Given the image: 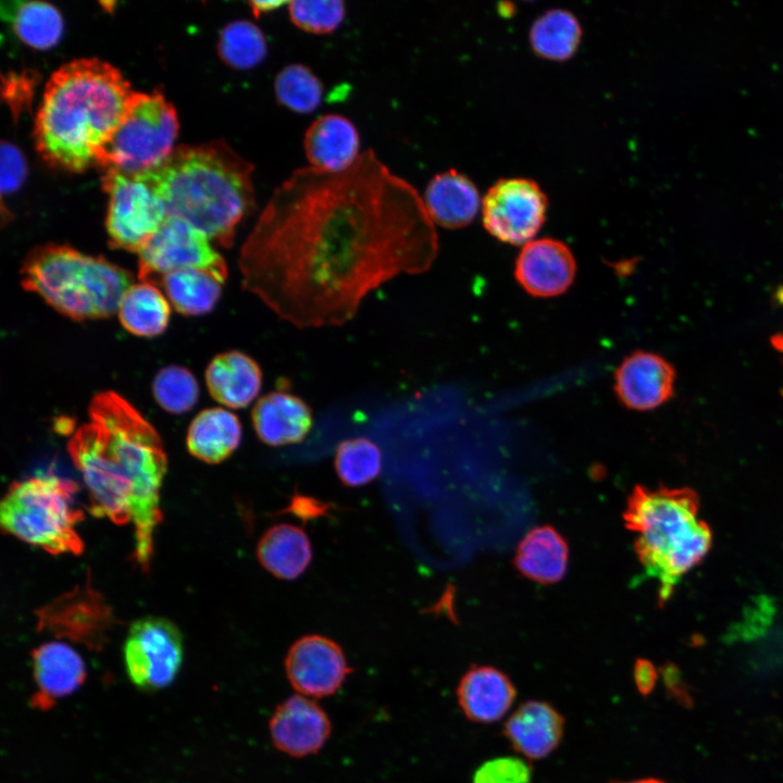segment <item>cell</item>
I'll return each instance as SVG.
<instances>
[{
	"mask_svg": "<svg viewBox=\"0 0 783 783\" xmlns=\"http://www.w3.org/2000/svg\"><path fill=\"white\" fill-rule=\"evenodd\" d=\"M422 197L371 149L343 172L294 171L240 248L243 288L299 328L340 326L372 290L432 265Z\"/></svg>",
	"mask_w": 783,
	"mask_h": 783,
	"instance_id": "cell-1",
	"label": "cell"
},
{
	"mask_svg": "<svg viewBox=\"0 0 783 783\" xmlns=\"http://www.w3.org/2000/svg\"><path fill=\"white\" fill-rule=\"evenodd\" d=\"M89 422L71 436L67 450L88 490V510L120 525H134L133 558L147 572L153 534L162 521L160 492L167 459L156 428L123 396H94Z\"/></svg>",
	"mask_w": 783,
	"mask_h": 783,
	"instance_id": "cell-2",
	"label": "cell"
},
{
	"mask_svg": "<svg viewBox=\"0 0 783 783\" xmlns=\"http://www.w3.org/2000/svg\"><path fill=\"white\" fill-rule=\"evenodd\" d=\"M134 90L98 58L64 63L46 84L34 124L35 146L50 166L83 172L97 164Z\"/></svg>",
	"mask_w": 783,
	"mask_h": 783,
	"instance_id": "cell-3",
	"label": "cell"
},
{
	"mask_svg": "<svg viewBox=\"0 0 783 783\" xmlns=\"http://www.w3.org/2000/svg\"><path fill=\"white\" fill-rule=\"evenodd\" d=\"M253 164L225 140L175 147L158 166L145 172L176 215L221 247L233 245L236 227L256 209Z\"/></svg>",
	"mask_w": 783,
	"mask_h": 783,
	"instance_id": "cell-4",
	"label": "cell"
},
{
	"mask_svg": "<svg viewBox=\"0 0 783 783\" xmlns=\"http://www.w3.org/2000/svg\"><path fill=\"white\" fill-rule=\"evenodd\" d=\"M698 508L697 494L687 487L637 485L627 498L625 526L637 534L634 549L645 573L660 584V605L711 547V531L698 519Z\"/></svg>",
	"mask_w": 783,
	"mask_h": 783,
	"instance_id": "cell-5",
	"label": "cell"
},
{
	"mask_svg": "<svg viewBox=\"0 0 783 783\" xmlns=\"http://www.w3.org/2000/svg\"><path fill=\"white\" fill-rule=\"evenodd\" d=\"M20 273L26 290L76 321L117 313L122 296L133 284L127 270L105 258L57 244L34 248Z\"/></svg>",
	"mask_w": 783,
	"mask_h": 783,
	"instance_id": "cell-6",
	"label": "cell"
},
{
	"mask_svg": "<svg viewBox=\"0 0 783 783\" xmlns=\"http://www.w3.org/2000/svg\"><path fill=\"white\" fill-rule=\"evenodd\" d=\"M76 492L74 482L53 474L13 482L0 505L3 532L51 555H80L77 524L84 513L75 505Z\"/></svg>",
	"mask_w": 783,
	"mask_h": 783,
	"instance_id": "cell-7",
	"label": "cell"
},
{
	"mask_svg": "<svg viewBox=\"0 0 783 783\" xmlns=\"http://www.w3.org/2000/svg\"><path fill=\"white\" fill-rule=\"evenodd\" d=\"M177 132L176 111L160 90L134 91L96 166L128 175L150 171L172 153Z\"/></svg>",
	"mask_w": 783,
	"mask_h": 783,
	"instance_id": "cell-8",
	"label": "cell"
},
{
	"mask_svg": "<svg viewBox=\"0 0 783 783\" xmlns=\"http://www.w3.org/2000/svg\"><path fill=\"white\" fill-rule=\"evenodd\" d=\"M109 195L105 228L110 246L139 253L167 217L165 202L146 173L102 172Z\"/></svg>",
	"mask_w": 783,
	"mask_h": 783,
	"instance_id": "cell-9",
	"label": "cell"
},
{
	"mask_svg": "<svg viewBox=\"0 0 783 783\" xmlns=\"http://www.w3.org/2000/svg\"><path fill=\"white\" fill-rule=\"evenodd\" d=\"M128 679L140 691L156 692L169 686L184 658L178 627L160 617H145L132 623L123 647Z\"/></svg>",
	"mask_w": 783,
	"mask_h": 783,
	"instance_id": "cell-10",
	"label": "cell"
},
{
	"mask_svg": "<svg viewBox=\"0 0 783 783\" xmlns=\"http://www.w3.org/2000/svg\"><path fill=\"white\" fill-rule=\"evenodd\" d=\"M185 269L207 270L227 278L225 260L210 238L188 221L167 215L138 253V277L157 284L162 275Z\"/></svg>",
	"mask_w": 783,
	"mask_h": 783,
	"instance_id": "cell-11",
	"label": "cell"
},
{
	"mask_svg": "<svg viewBox=\"0 0 783 783\" xmlns=\"http://www.w3.org/2000/svg\"><path fill=\"white\" fill-rule=\"evenodd\" d=\"M37 630L100 651L114 625L113 610L89 580L35 611Z\"/></svg>",
	"mask_w": 783,
	"mask_h": 783,
	"instance_id": "cell-12",
	"label": "cell"
},
{
	"mask_svg": "<svg viewBox=\"0 0 783 783\" xmlns=\"http://www.w3.org/2000/svg\"><path fill=\"white\" fill-rule=\"evenodd\" d=\"M547 204V197L535 181L502 178L482 199L483 224L502 243L526 244L542 228Z\"/></svg>",
	"mask_w": 783,
	"mask_h": 783,
	"instance_id": "cell-13",
	"label": "cell"
},
{
	"mask_svg": "<svg viewBox=\"0 0 783 783\" xmlns=\"http://www.w3.org/2000/svg\"><path fill=\"white\" fill-rule=\"evenodd\" d=\"M284 668L297 694L313 699L336 694L352 671L340 645L319 634L298 638L286 654Z\"/></svg>",
	"mask_w": 783,
	"mask_h": 783,
	"instance_id": "cell-14",
	"label": "cell"
},
{
	"mask_svg": "<svg viewBox=\"0 0 783 783\" xmlns=\"http://www.w3.org/2000/svg\"><path fill=\"white\" fill-rule=\"evenodd\" d=\"M269 730L274 747L295 758L319 753L330 738L332 723L313 699L295 694L274 709Z\"/></svg>",
	"mask_w": 783,
	"mask_h": 783,
	"instance_id": "cell-15",
	"label": "cell"
},
{
	"mask_svg": "<svg viewBox=\"0 0 783 783\" xmlns=\"http://www.w3.org/2000/svg\"><path fill=\"white\" fill-rule=\"evenodd\" d=\"M675 371L663 357L634 351L621 362L614 374V391L629 409L646 411L660 407L673 394Z\"/></svg>",
	"mask_w": 783,
	"mask_h": 783,
	"instance_id": "cell-16",
	"label": "cell"
},
{
	"mask_svg": "<svg viewBox=\"0 0 783 783\" xmlns=\"http://www.w3.org/2000/svg\"><path fill=\"white\" fill-rule=\"evenodd\" d=\"M576 264L570 248L554 238L526 243L519 253L514 275L532 296L554 297L573 283Z\"/></svg>",
	"mask_w": 783,
	"mask_h": 783,
	"instance_id": "cell-17",
	"label": "cell"
},
{
	"mask_svg": "<svg viewBox=\"0 0 783 783\" xmlns=\"http://www.w3.org/2000/svg\"><path fill=\"white\" fill-rule=\"evenodd\" d=\"M30 655L37 687L30 700L34 708H51L58 699L73 694L86 679L83 658L66 643L47 642Z\"/></svg>",
	"mask_w": 783,
	"mask_h": 783,
	"instance_id": "cell-18",
	"label": "cell"
},
{
	"mask_svg": "<svg viewBox=\"0 0 783 783\" xmlns=\"http://www.w3.org/2000/svg\"><path fill=\"white\" fill-rule=\"evenodd\" d=\"M562 714L543 700H526L506 720L504 735L515 751L535 760L547 757L560 744Z\"/></svg>",
	"mask_w": 783,
	"mask_h": 783,
	"instance_id": "cell-19",
	"label": "cell"
},
{
	"mask_svg": "<svg viewBox=\"0 0 783 783\" xmlns=\"http://www.w3.org/2000/svg\"><path fill=\"white\" fill-rule=\"evenodd\" d=\"M251 418L259 439L273 447L302 442L313 424L307 402L284 390L262 396L254 405Z\"/></svg>",
	"mask_w": 783,
	"mask_h": 783,
	"instance_id": "cell-20",
	"label": "cell"
},
{
	"mask_svg": "<svg viewBox=\"0 0 783 783\" xmlns=\"http://www.w3.org/2000/svg\"><path fill=\"white\" fill-rule=\"evenodd\" d=\"M456 694L461 711L470 721L492 723L510 710L517 691L502 671L490 666H473L460 679Z\"/></svg>",
	"mask_w": 783,
	"mask_h": 783,
	"instance_id": "cell-21",
	"label": "cell"
},
{
	"mask_svg": "<svg viewBox=\"0 0 783 783\" xmlns=\"http://www.w3.org/2000/svg\"><path fill=\"white\" fill-rule=\"evenodd\" d=\"M360 138L353 123L340 114L314 120L303 137L310 166L325 172H343L359 158Z\"/></svg>",
	"mask_w": 783,
	"mask_h": 783,
	"instance_id": "cell-22",
	"label": "cell"
},
{
	"mask_svg": "<svg viewBox=\"0 0 783 783\" xmlns=\"http://www.w3.org/2000/svg\"><path fill=\"white\" fill-rule=\"evenodd\" d=\"M422 199L432 222L450 229L469 225L482 207L474 183L452 169L436 174Z\"/></svg>",
	"mask_w": 783,
	"mask_h": 783,
	"instance_id": "cell-23",
	"label": "cell"
},
{
	"mask_svg": "<svg viewBox=\"0 0 783 783\" xmlns=\"http://www.w3.org/2000/svg\"><path fill=\"white\" fill-rule=\"evenodd\" d=\"M206 383L211 396L225 407L240 409L259 395L262 372L248 355L231 350L214 357L206 370Z\"/></svg>",
	"mask_w": 783,
	"mask_h": 783,
	"instance_id": "cell-24",
	"label": "cell"
},
{
	"mask_svg": "<svg viewBox=\"0 0 783 783\" xmlns=\"http://www.w3.org/2000/svg\"><path fill=\"white\" fill-rule=\"evenodd\" d=\"M569 547L562 535L549 525L532 529L520 542L515 568L527 579L540 583L559 582L566 574Z\"/></svg>",
	"mask_w": 783,
	"mask_h": 783,
	"instance_id": "cell-25",
	"label": "cell"
},
{
	"mask_svg": "<svg viewBox=\"0 0 783 783\" xmlns=\"http://www.w3.org/2000/svg\"><path fill=\"white\" fill-rule=\"evenodd\" d=\"M260 564L281 580H295L309 567L312 546L306 532L291 524H275L257 545Z\"/></svg>",
	"mask_w": 783,
	"mask_h": 783,
	"instance_id": "cell-26",
	"label": "cell"
},
{
	"mask_svg": "<svg viewBox=\"0 0 783 783\" xmlns=\"http://www.w3.org/2000/svg\"><path fill=\"white\" fill-rule=\"evenodd\" d=\"M243 428L238 418L223 408L199 412L187 432L188 451L207 463H220L238 448Z\"/></svg>",
	"mask_w": 783,
	"mask_h": 783,
	"instance_id": "cell-27",
	"label": "cell"
},
{
	"mask_svg": "<svg viewBox=\"0 0 783 783\" xmlns=\"http://www.w3.org/2000/svg\"><path fill=\"white\" fill-rule=\"evenodd\" d=\"M224 279L201 269H185L162 275L156 285L163 287L167 300L185 315L209 313L217 303Z\"/></svg>",
	"mask_w": 783,
	"mask_h": 783,
	"instance_id": "cell-28",
	"label": "cell"
},
{
	"mask_svg": "<svg viewBox=\"0 0 783 783\" xmlns=\"http://www.w3.org/2000/svg\"><path fill=\"white\" fill-rule=\"evenodd\" d=\"M170 313V301L158 285L141 281L126 289L117 309L123 327L141 337L162 334L167 327Z\"/></svg>",
	"mask_w": 783,
	"mask_h": 783,
	"instance_id": "cell-29",
	"label": "cell"
},
{
	"mask_svg": "<svg viewBox=\"0 0 783 783\" xmlns=\"http://www.w3.org/2000/svg\"><path fill=\"white\" fill-rule=\"evenodd\" d=\"M5 3V2H4ZM2 4L1 14L11 23L15 35L25 45L48 50L61 39L63 17L54 5L45 1H11Z\"/></svg>",
	"mask_w": 783,
	"mask_h": 783,
	"instance_id": "cell-30",
	"label": "cell"
},
{
	"mask_svg": "<svg viewBox=\"0 0 783 783\" xmlns=\"http://www.w3.org/2000/svg\"><path fill=\"white\" fill-rule=\"evenodd\" d=\"M582 38L577 18L568 10L551 9L538 16L530 29V42L539 57L563 61L573 55Z\"/></svg>",
	"mask_w": 783,
	"mask_h": 783,
	"instance_id": "cell-31",
	"label": "cell"
},
{
	"mask_svg": "<svg viewBox=\"0 0 783 783\" xmlns=\"http://www.w3.org/2000/svg\"><path fill=\"white\" fill-rule=\"evenodd\" d=\"M217 54L229 67L250 70L264 61L268 42L263 32L248 20H235L220 32Z\"/></svg>",
	"mask_w": 783,
	"mask_h": 783,
	"instance_id": "cell-32",
	"label": "cell"
},
{
	"mask_svg": "<svg viewBox=\"0 0 783 783\" xmlns=\"http://www.w3.org/2000/svg\"><path fill=\"white\" fill-rule=\"evenodd\" d=\"M323 90L320 78L308 66L300 63L284 66L274 79L277 102L300 114L312 113L320 107Z\"/></svg>",
	"mask_w": 783,
	"mask_h": 783,
	"instance_id": "cell-33",
	"label": "cell"
},
{
	"mask_svg": "<svg viewBox=\"0 0 783 783\" xmlns=\"http://www.w3.org/2000/svg\"><path fill=\"white\" fill-rule=\"evenodd\" d=\"M334 467L344 485L363 486L375 480L381 473L382 452L377 445L369 438L345 439L337 446Z\"/></svg>",
	"mask_w": 783,
	"mask_h": 783,
	"instance_id": "cell-34",
	"label": "cell"
},
{
	"mask_svg": "<svg viewBox=\"0 0 783 783\" xmlns=\"http://www.w3.org/2000/svg\"><path fill=\"white\" fill-rule=\"evenodd\" d=\"M152 393L159 406L167 412L181 414L198 401L199 387L192 373L184 366L161 369L152 383Z\"/></svg>",
	"mask_w": 783,
	"mask_h": 783,
	"instance_id": "cell-35",
	"label": "cell"
},
{
	"mask_svg": "<svg viewBox=\"0 0 783 783\" xmlns=\"http://www.w3.org/2000/svg\"><path fill=\"white\" fill-rule=\"evenodd\" d=\"M287 5L293 24L315 35L334 32L346 14L345 2L341 0H296L289 1Z\"/></svg>",
	"mask_w": 783,
	"mask_h": 783,
	"instance_id": "cell-36",
	"label": "cell"
},
{
	"mask_svg": "<svg viewBox=\"0 0 783 783\" xmlns=\"http://www.w3.org/2000/svg\"><path fill=\"white\" fill-rule=\"evenodd\" d=\"M532 769L526 760L504 756L482 763L473 774V783H531Z\"/></svg>",
	"mask_w": 783,
	"mask_h": 783,
	"instance_id": "cell-37",
	"label": "cell"
},
{
	"mask_svg": "<svg viewBox=\"0 0 783 783\" xmlns=\"http://www.w3.org/2000/svg\"><path fill=\"white\" fill-rule=\"evenodd\" d=\"M1 161V194L16 191L27 175L26 160L21 150L13 144L2 140L0 148Z\"/></svg>",
	"mask_w": 783,
	"mask_h": 783,
	"instance_id": "cell-38",
	"label": "cell"
},
{
	"mask_svg": "<svg viewBox=\"0 0 783 783\" xmlns=\"http://www.w3.org/2000/svg\"><path fill=\"white\" fill-rule=\"evenodd\" d=\"M328 508V505L320 502L314 498L304 497L302 495H295L289 507L285 511L307 520L323 515Z\"/></svg>",
	"mask_w": 783,
	"mask_h": 783,
	"instance_id": "cell-39",
	"label": "cell"
},
{
	"mask_svg": "<svg viewBox=\"0 0 783 783\" xmlns=\"http://www.w3.org/2000/svg\"><path fill=\"white\" fill-rule=\"evenodd\" d=\"M634 679L638 691L642 694H648L657 679L652 664L647 660L638 659L634 667Z\"/></svg>",
	"mask_w": 783,
	"mask_h": 783,
	"instance_id": "cell-40",
	"label": "cell"
},
{
	"mask_svg": "<svg viewBox=\"0 0 783 783\" xmlns=\"http://www.w3.org/2000/svg\"><path fill=\"white\" fill-rule=\"evenodd\" d=\"M287 3L286 1H250L249 5L254 17H259Z\"/></svg>",
	"mask_w": 783,
	"mask_h": 783,
	"instance_id": "cell-41",
	"label": "cell"
},
{
	"mask_svg": "<svg viewBox=\"0 0 783 783\" xmlns=\"http://www.w3.org/2000/svg\"><path fill=\"white\" fill-rule=\"evenodd\" d=\"M771 344L783 356V328L772 336Z\"/></svg>",
	"mask_w": 783,
	"mask_h": 783,
	"instance_id": "cell-42",
	"label": "cell"
},
{
	"mask_svg": "<svg viewBox=\"0 0 783 783\" xmlns=\"http://www.w3.org/2000/svg\"><path fill=\"white\" fill-rule=\"evenodd\" d=\"M611 783H664V782L657 780V779L648 778V779H639V780L626 781V782L617 781V782H611Z\"/></svg>",
	"mask_w": 783,
	"mask_h": 783,
	"instance_id": "cell-43",
	"label": "cell"
}]
</instances>
